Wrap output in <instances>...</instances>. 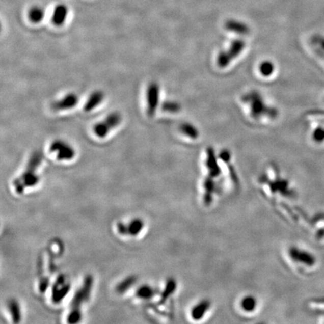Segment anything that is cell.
<instances>
[{
	"label": "cell",
	"instance_id": "obj_1",
	"mask_svg": "<svg viewBox=\"0 0 324 324\" xmlns=\"http://www.w3.org/2000/svg\"><path fill=\"white\" fill-rule=\"evenodd\" d=\"M42 161L43 154L40 151H35L31 154L25 171L14 180V187L17 194L20 195L26 188L34 187L39 183V176L37 171Z\"/></svg>",
	"mask_w": 324,
	"mask_h": 324
},
{
	"label": "cell",
	"instance_id": "obj_2",
	"mask_svg": "<svg viewBox=\"0 0 324 324\" xmlns=\"http://www.w3.org/2000/svg\"><path fill=\"white\" fill-rule=\"evenodd\" d=\"M93 278L91 276H87L84 279L82 286L77 290L72 301H71V308H70L69 314L67 317V322L69 323H76L80 321L82 314L81 309L83 305L87 303L90 299L93 290Z\"/></svg>",
	"mask_w": 324,
	"mask_h": 324
},
{
	"label": "cell",
	"instance_id": "obj_3",
	"mask_svg": "<svg viewBox=\"0 0 324 324\" xmlns=\"http://www.w3.org/2000/svg\"><path fill=\"white\" fill-rule=\"evenodd\" d=\"M122 117L119 112H112L107 117L97 122L93 126V132L98 138H104L112 130L115 129L121 124Z\"/></svg>",
	"mask_w": 324,
	"mask_h": 324
},
{
	"label": "cell",
	"instance_id": "obj_4",
	"mask_svg": "<svg viewBox=\"0 0 324 324\" xmlns=\"http://www.w3.org/2000/svg\"><path fill=\"white\" fill-rule=\"evenodd\" d=\"M50 151L56 154L57 159L60 161H71L75 157V149L63 140L53 141L50 144Z\"/></svg>",
	"mask_w": 324,
	"mask_h": 324
},
{
	"label": "cell",
	"instance_id": "obj_5",
	"mask_svg": "<svg viewBox=\"0 0 324 324\" xmlns=\"http://www.w3.org/2000/svg\"><path fill=\"white\" fill-rule=\"evenodd\" d=\"M160 100V87L156 82H151L147 90V112L152 117L158 109Z\"/></svg>",
	"mask_w": 324,
	"mask_h": 324
},
{
	"label": "cell",
	"instance_id": "obj_6",
	"mask_svg": "<svg viewBox=\"0 0 324 324\" xmlns=\"http://www.w3.org/2000/svg\"><path fill=\"white\" fill-rule=\"evenodd\" d=\"M289 256L295 263L304 266H313L316 262L315 257L312 254L297 247H292L289 249Z\"/></svg>",
	"mask_w": 324,
	"mask_h": 324
},
{
	"label": "cell",
	"instance_id": "obj_7",
	"mask_svg": "<svg viewBox=\"0 0 324 324\" xmlns=\"http://www.w3.org/2000/svg\"><path fill=\"white\" fill-rule=\"evenodd\" d=\"M78 102V95L74 93H69L63 98L53 101L51 104V108L54 111H68L75 107Z\"/></svg>",
	"mask_w": 324,
	"mask_h": 324
},
{
	"label": "cell",
	"instance_id": "obj_8",
	"mask_svg": "<svg viewBox=\"0 0 324 324\" xmlns=\"http://www.w3.org/2000/svg\"><path fill=\"white\" fill-rule=\"evenodd\" d=\"M144 223L141 219H134L128 224L119 223L117 230L122 236H135L139 234L144 229Z\"/></svg>",
	"mask_w": 324,
	"mask_h": 324
},
{
	"label": "cell",
	"instance_id": "obj_9",
	"mask_svg": "<svg viewBox=\"0 0 324 324\" xmlns=\"http://www.w3.org/2000/svg\"><path fill=\"white\" fill-rule=\"evenodd\" d=\"M70 284L66 282V277L60 276L56 281L52 292V300L53 303H58L67 295L69 291Z\"/></svg>",
	"mask_w": 324,
	"mask_h": 324
},
{
	"label": "cell",
	"instance_id": "obj_10",
	"mask_svg": "<svg viewBox=\"0 0 324 324\" xmlns=\"http://www.w3.org/2000/svg\"><path fill=\"white\" fill-rule=\"evenodd\" d=\"M210 302L207 300H203L195 304L190 311V317L195 321H200L204 318L210 309Z\"/></svg>",
	"mask_w": 324,
	"mask_h": 324
},
{
	"label": "cell",
	"instance_id": "obj_11",
	"mask_svg": "<svg viewBox=\"0 0 324 324\" xmlns=\"http://www.w3.org/2000/svg\"><path fill=\"white\" fill-rule=\"evenodd\" d=\"M105 98V94L102 90H97L93 91L87 98L85 104L84 106V111L85 112H91L98 107Z\"/></svg>",
	"mask_w": 324,
	"mask_h": 324
},
{
	"label": "cell",
	"instance_id": "obj_12",
	"mask_svg": "<svg viewBox=\"0 0 324 324\" xmlns=\"http://www.w3.org/2000/svg\"><path fill=\"white\" fill-rule=\"evenodd\" d=\"M68 15V8L66 5H57L54 8L51 21L54 26H62L66 23Z\"/></svg>",
	"mask_w": 324,
	"mask_h": 324
},
{
	"label": "cell",
	"instance_id": "obj_13",
	"mask_svg": "<svg viewBox=\"0 0 324 324\" xmlns=\"http://www.w3.org/2000/svg\"><path fill=\"white\" fill-rule=\"evenodd\" d=\"M257 305H258V302H257V299L252 295H246V296L242 297V300H240V303H239L242 311L246 313H249V314L256 311Z\"/></svg>",
	"mask_w": 324,
	"mask_h": 324
},
{
	"label": "cell",
	"instance_id": "obj_14",
	"mask_svg": "<svg viewBox=\"0 0 324 324\" xmlns=\"http://www.w3.org/2000/svg\"><path fill=\"white\" fill-rule=\"evenodd\" d=\"M225 28L229 31L238 34H246L249 33V28L247 24L237 20H229L225 23Z\"/></svg>",
	"mask_w": 324,
	"mask_h": 324
},
{
	"label": "cell",
	"instance_id": "obj_15",
	"mask_svg": "<svg viewBox=\"0 0 324 324\" xmlns=\"http://www.w3.org/2000/svg\"><path fill=\"white\" fill-rule=\"evenodd\" d=\"M27 15H28L29 20L31 23L37 24V23H41L44 20L45 12H44V9L41 6H35L30 8Z\"/></svg>",
	"mask_w": 324,
	"mask_h": 324
},
{
	"label": "cell",
	"instance_id": "obj_16",
	"mask_svg": "<svg viewBox=\"0 0 324 324\" xmlns=\"http://www.w3.org/2000/svg\"><path fill=\"white\" fill-rule=\"evenodd\" d=\"M251 98V100H252V114H253L255 117H260V115H262V113L263 111V107H266L265 104H263V101H262L261 98H260V95H249Z\"/></svg>",
	"mask_w": 324,
	"mask_h": 324
},
{
	"label": "cell",
	"instance_id": "obj_17",
	"mask_svg": "<svg viewBox=\"0 0 324 324\" xmlns=\"http://www.w3.org/2000/svg\"><path fill=\"white\" fill-rule=\"evenodd\" d=\"M8 307L14 323H19L21 320V311L18 302L15 300H11L8 303Z\"/></svg>",
	"mask_w": 324,
	"mask_h": 324
},
{
	"label": "cell",
	"instance_id": "obj_18",
	"mask_svg": "<svg viewBox=\"0 0 324 324\" xmlns=\"http://www.w3.org/2000/svg\"><path fill=\"white\" fill-rule=\"evenodd\" d=\"M156 290L149 285H143L137 290V296L144 300H149L155 296Z\"/></svg>",
	"mask_w": 324,
	"mask_h": 324
},
{
	"label": "cell",
	"instance_id": "obj_19",
	"mask_svg": "<svg viewBox=\"0 0 324 324\" xmlns=\"http://www.w3.org/2000/svg\"><path fill=\"white\" fill-rule=\"evenodd\" d=\"M135 283L134 277H128L122 281L121 283L117 286V290L119 293H124L129 289L130 287Z\"/></svg>",
	"mask_w": 324,
	"mask_h": 324
},
{
	"label": "cell",
	"instance_id": "obj_20",
	"mask_svg": "<svg viewBox=\"0 0 324 324\" xmlns=\"http://www.w3.org/2000/svg\"><path fill=\"white\" fill-rule=\"evenodd\" d=\"M162 108H163L164 111L171 113H175L179 109V104L174 102V101H166V102L164 103Z\"/></svg>",
	"mask_w": 324,
	"mask_h": 324
},
{
	"label": "cell",
	"instance_id": "obj_21",
	"mask_svg": "<svg viewBox=\"0 0 324 324\" xmlns=\"http://www.w3.org/2000/svg\"><path fill=\"white\" fill-rule=\"evenodd\" d=\"M260 69L262 74H263L264 76H269L273 72L274 67H273V65L271 63L266 62V63H263V64L260 66Z\"/></svg>",
	"mask_w": 324,
	"mask_h": 324
},
{
	"label": "cell",
	"instance_id": "obj_22",
	"mask_svg": "<svg viewBox=\"0 0 324 324\" xmlns=\"http://www.w3.org/2000/svg\"><path fill=\"white\" fill-rule=\"evenodd\" d=\"M181 130H182V133H184L185 135H188V136L192 137V138H195L198 135L196 130L192 125H188L185 124V125H182Z\"/></svg>",
	"mask_w": 324,
	"mask_h": 324
},
{
	"label": "cell",
	"instance_id": "obj_23",
	"mask_svg": "<svg viewBox=\"0 0 324 324\" xmlns=\"http://www.w3.org/2000/svg\"><path fill=\"white\" fill-rule=\"evenodd\" d=\"M313 42L316 44V47H317L319 52L324 56V38L320 36H317V37L314 38Z\"/></svg>",
	"mask_w": 324,
	"mask_h": 324
}]
</instances>
